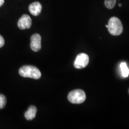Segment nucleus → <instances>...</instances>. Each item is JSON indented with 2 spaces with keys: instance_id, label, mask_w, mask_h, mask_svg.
<instances>
[{
  "instance_id": "1",
  "label": "nucleus",
  "mask_w": 129,
  "mask_h": 129,
  "mask_svg": "<svg viewBox=\"0 0 129 129\" xmlns=\"http://www.w3.org/2000/svg\"><path fill=\"white\" fill-rule=\"evenodd\" d=\"M19 74L25 78H30L38 80L41 77V73L37 68L34 66L26 65L20 68L19 71Z\"/></svg>"
},
{
  "instance_id": "2",
  "label": "nucleus",
  "mask_w": 129,
  "mask_h": 129,
  "mask_svg": "<svg viewBox=\"0 0 129 129\" xmlns=\"http://www.w3.org/2000/svg\"><path fill=\"white\" fill-rule=\"evenodd\" d=\"M108 31L111 35L118 36L122 34L123 31V26L121 20L116 17H112L109 19L108 24L106 25Z\"/></svg>"
},
{
  "instance_id": "3",
  "label": "nucleus",
  "mask_w": 129,
  "mask_h": 129,
  "mask_svg": "<svg viewBox=\"0 0 129 129\" xmlns=\"http://www.w3.org/2000/svg\"><path fill=\"white\" fill-rule=\"evenodd\" d=\"M68 99L72 104H80L85 101L86 95L83 90H74L69 93Z\"/></svg>"
},
{
  "instance_id": "4",
  "label": "nucleus",
  "mask_w": 129,
  "mask_h": 129,
  "mask_svg": "<svg viewBox=\"0 0 129 129\" xmlns=\"http://www.w3.org/2000/svg\"><path fill=\"white\" fill-rule=\"evenodd\" d=\"M89 62V57L87 54L80 53L77 55L75 62H74V67L77 69H82L86 67Z\"/></svg>"
},
{
  "instance_id": "5",
  "label": "nucleus",
  "mask_w": 129,
  "mask_h": 129,
  "mask_svg": "<svg viewBox=\"0 0 129 129\" xmlns=\"http://www.w3.org/2000/svg\"><path fill=\"white\" fill-rule=\"evenodd\" d=\"M30 48L34 51H38L41 48V37L38 34H35L30 38Z\"/></svg>"
},
{
  "instance_id": "6",
  "label": "nucleus",
  "mask_w": 129,
  "mask_h": 129,
  "mask_svg": "<svg viewBox=\"0 0 129 129\" xmlns=\"http://www.w3.org/2000/svg\"><path fill=\"white\" fill-rule=\"evenodd\" d=\"M32 25V20L29 16L24 14L18 21V27L20 29H25L30 28Z\"/></svg>"
},
{
  "instance_id": "7",
  "label": "nucleus",
  "mask_w": 129,
  "mask_h": 129,
  "mask_svg": "<svg viewBox=\"0 0 129 129\" xmlns=\"http://www.w3.org/2000/svg\"><path fill=\"white\" fill-rule=\"evenodd\" d=\"M42 10V6L39 2H34L31 3L29 6V10L30 14L33 16H38L41 13Z\"/></svg>"
},
{
  "instance_id": "8",
  "label": "nucleus",
  "mask_w": 129,
  "mask_h": 129,
  "mask_svg": "<svg viewBox=\"0 0 129 129\" xmlns=\"http://www.w3.org/2000/svg\"><path fill=\"white\" fill-rule=\"evenodd\" d=\"M37 109L35 106H30L28 108V110L25 113V117L27 120H32L36 116Z\"/></svg>"
},
{
  "instance_id": "9",
  "label": "nucleus",
  "mask_w": 129,
  "mask_h": 129,
  "mask_svg": "<svg viewBox=\"0 0 129 129\" xmlns=\"http://www.w3.org/2000/svg\"><path fill=\"white\" fill-rule=\"evenodd\" d=\"M121 71L122 76L124 78H127L129 75V69L127 67L126 63L122 62L120 64Z\"/></svg>"
},
{
  "instance_id": "10",
  "label": "nucleus",
  "mask_w": 129,
  "mask_h": 129,
  "mask_svg": "<svg viewBox=\"0 0 129 129\" xmlns=\"http://www.w3.org/2000/svg\"><path fill=\"white\" fill-rule=\"evenodd\" d=\"M116 1L117 0H105V5L108 9H112L115 6Z\"/></svg>"
},
{
  "instance_id": "11",
  "label": "nucleus",
  "mask_w": 129,
  "mask_h": 129,
  "mask_svg": "<svg viewBox=\"0 0 129 129\" xmlns=\"http://www.w3.org/2000/svg\"><path fill=\"white\" fill-rule=\"evenodd\" d=\"M6 98L4 95L0 94V109L4 108L6 105Z\"/></svg>"
},
{
  "instance_id": "12",
  "label": "nucleus",
  "mask_w": 129,
  "mask_h": 129,
  "mask_svg": "<svg viewBox=\"0 0 129 129\" xmlns=\"http://www.w3.org/2000/svg\"><path fill=\"white\" fill-rule=\"evenodd\" d=\"M5 41L4 38L0 35V48H1L4 45Z\"/></svg>"
},
{
  "instance_id": "13",
  "label": "nucleus",
  "mask_w": 129,
  "mask_h": 129,
  "mask_svg": "<svg viewBox=\"0 0 129 129\" xmlns=\"http://www.w3.org/2000/svg\"><path fill=\"white\" fill-rule=\"evenodd\" d=\"M4 0H0V7L4 4Z\"/></svg>"
},
{
  "instance_id": "14",
  "label": "nucleus",
  "mask_w": 129,
  "mask_h": 129,
  "mask_svg": "<svg viewBox=\"0 0 129 129\" xmlns=\"http://www.w3.org/2000/svg\"><path fill=\"white\" fill-rule=\"evenodd\" d=\"M119 6H120V7H121V4H119Z\"/></svg>"
},
{
  "instance_id": "15",
  "label": "nucleus",
  "mask_w": 129,
  "mask_h": 129,
  "mask_svg": "<svg viewBox=\"0 0 129 129\" xmlns=\"http://www.w3.org/2000/svg\"><path fill=\"white\" fill-rule=\"evenodd\" d=\"M128 93H129V90H128Z\"/></svg>"
}]
</instances>
